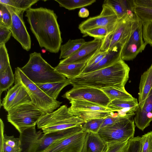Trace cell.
<instances>
[{
    "instance_id": "obj_1",
    "label": "cell",
    "mask_w": 152,
    "mask_h": 152,
    "mask_svg": "<svg viewBox=\"0 0 152 152\" xmlns=\"http://www.w3.org/2000/svg\"><path fill=\"white\" fill-rule=\"evenodd\" d=\"M26 11L30 28L40 47L50 53H58L62 41L57 17L53 10L40 7Z\"/></svg>"
},
{
    "instance_id": "obj_2",
    "label": "cell",
    "mask_w": 152,
    "mask_h": 152,
    "mask_svg": "<svg viewBox=\"0 0 152 152\" xmlns=\"http://www.w3.org/2000/svg\"><path fill=\"white\" fill-rule=\"evenodd\" d=\"M130 68L122 59L107 67L82 74L70 79L73 87L88 86L101 89L109 87H124L129 77Z\"/></svg>"
},
{
    "instance_id": "obj_3",
    "label": "cell",
    "mask_w": 152,
    "mask_h": 152,
    "mask_svg": "<svg viewBox=\"0 0 152 152\" xmlns=\"http://www.w3.org/2000/svg\"><path fill=\"white\" fill-rule=\"evenodd\" d=\"M35 126L28 128L20 134L22 152H44L53 142L83 130L82 126L70 128L46 134Z\"/></svg>"
},
{
    "instance_id": "obj_4",
    "label": "cell",
    "mask_w": 152,
    "mask_h": 152,
    "mask_svg": "<svg viewBox=\"0 0 152 152\" xmlns=\"http://www.w3.org/2000/svg\"><path fill=\"white\" fill-rule=\"evenodd\" d=\"M20 69L25 75L35 84L60 82L66 80L64 76L56 71L36 52L31 53L27 63Z\"/></svg>"
},
{
    "instance_id": "obj_5",
    "label": "cell",
    "mask_w": 152,
    "mask_h": 152,
    "mask_svg": "<svg viewBox=\"0 0 152 152\" xmlns=\"http://www.w3.org/2000/svg\"><path fill=\"white\" fill-rule=\"evenodd\" d=\"M86 121L70 114L65 105L53 112L46 113L37 124L38 129L47 134L63 131L77 126H82Z\"/></svg>"
},
{
    "instance_id": "obj_6",
    "label": "cell",
    "mask_w": 152,
    "mask_h": 152,
    "mask_svg": "<svg viewBox=\"0 0 152 152\" xmlns=\"http://www.w3.org/2000/svg\"><path fill=\"white\" fill-rule=\"evenodd\" d=\"M15 69V84L19 83L25 88L32 103L38 108L45 113H49L60 106L62 102L48 96L25 75L20 68L17 67Z\"/></svg>"
},
{
    "instance_id": "obj_7",
    "label": "cell",
    "mask_w": 152,
    "mask_h": 152,
    "mask_svg": "<svg viewBox=\"0 0 152 152\" xmlns=\"http://www.w3.org/2000/svg\"><path fill=\"white\" fill-rule=\"evenodd\" d=\"M8 113V121L20 134L28 128L36 126L39 119L46 114L32 103L20 105Z\"/></svg>"
},
{
    "instance_id": "obj_8",
    "label": "cell",
    "mask_w": 152,
    "mask_h": 152,
    "mask_svg": "<svg viewBox=\"0 0 152 152\" xmlns=\"http://www.w3.org/2000/svg\"><path fill=\"white\" fill-rule=\"evenodd\" d=\"M135 130L133 116H130L101 128L97 134L107 144L124 142L134 137Z\"/></svg>"
},
{
    "instance_id": "obj_9",
    "label": "cell",
    "mask_w": 152,
    "mask_h": 152,
    "mask_svg": "<svg viewBox=\"0 0 152 152\" xmlns=\"http://www.w3.org/2000/svg\"><path fill=\"white\" fill-rule=\"evenodd\" d=\"M100 14L96 16L90 17L82 22L78 28L84 34L86 31L94 28L104 27L109 33L114 30L118 19L113 9L109 5L103 3Z\"/></svg>"
},
{
    "instance_id": "obj_10",
    "label": "cell",
    "mask_w": 152,
    "mask_h": 152,
    "mask_svg": "<svg viewBox=\"0 0 152 152\" xmlns=\"http://www.w3.org/2000/svg\"><path fill=\"white\" fill-rule=\"evenodd\" d=\"M62 97L69 101L72 99L86 100L105 107L110 102L101 89L88 86L73 87Z\"/></svg>"
},
{
    "instance_id": "obj_11",
    "label": "cell",
    "mask_w": 152,
    "mask_h": 152,
    "mask_svg": "<svg viewBox=\"0 0 152 152\" xmlns=\"http://www.w3.org/2000/svg\"><path fill=\"white\" fill-rule=\"evenodd\" d=\"M5 5L11 15L12 23L9 29L12 36L20 44L23 49L27 51L29 50L31 48V41L23 20L24 11Z\"/></svg>"
},
{
    "instance_id": "obj_12",
    "label": "cell",
    "mask_w": 152,
    "mask_h": 152,
    "mask_svg": "<svg viewBox=\"0 0 152 152\" xmlns=\"http://www.w3.org/2000/svg\"><path fill=\"white\" fill-rule=\"evenodd\" d=\"M139 20L128 19L118 20L114 30L105 39L110 44L109 50L119 45H124L137 26Z\"/></svg>"
},
{
    "instance_id": "obj_13",
    "label": "cell",
    "mask_w": 152,
    "mask_h": 152,
    "mask_svg": "<svg viewBox=\"0 0 152 152\" xmlns=\"http://www.w3.org/2000/svg\"><path fill=\"white\" fill-rule=\"evenodd\" d=\"M87 132L84 130L53 142L45 152H80Z\"/></svg>"
},
{
    "instance_id": "obj_14",
    "label": "cell",
    "mask_w": 152,
    "mask_h": 152,
    "mask_svg": "<svg viewBox=\"0 0 152 152\" xmlns=\"http://www.w3.org/2000/svg\"><path fill=\"white\" fill-rule=\"evenodd\" d=\"M103 39L94 38L86 42L75 53L66 58L61 60L59 64L87 62L99 50Z\"/></svg>"
},
{
    "instance_id": "obj_15",
    "label": "cell",
    "mask_w": 152,
    "mask_h": 152,
    "mask_svg": "<svg viewBox=\"0 0 152 152\" xmlns=\"http://www.w3.org/2000/svg\"><path fill=\"white\" fill-rule=\"evenodd\" d=\"M30 103L32 102L27 91L22 85L16 83L8 90L1 104L8 112L20 105Z\"/></svg>"
},
{
    "instance_id": "obj_16",
    "label": "cell",
    "mask_w": 152,
    "mask_h": 152,
    "mask_svg": "<svg viewBox=\"0 0 152 152\" xmlns=\"http://www.w3.org/2000/svg\"><path fill=\"white\" fill-rule=\"evenodd\" d=\"M103 3L109 5L114 11L118 20L137 19L135 12L134 0H105Z\"/></svg>"
},
{
    "instance_id": "obj_17",
    "label": "cell",
    "mask_w": 152,
    "mask_h": 152,
    "mask_svg": "<svg viewBox=\"0 0 152 152\" xmlns=\"http://www.w3.org/2000/svg\"><path fill=\"white\" fill-rule=\"evenodd\" d=\"M136 113L134 120L136 126L143 131L152 121V88L142 106L139 107Z\"/></svg>"
},
{
    "instance_id": "obj_18",
    "label": "cell",
    "mask_w": 152,
    "mask_h": 152,
    "mask_svg": "<svg viewBox=\"0 0 152 152\" xmlns=\"http://www.w3.org/2000/svg\"><path fill=\"white\" fill-rule=\"evenodd\" d=\"M124 46L119 45L109 50L105 56L98 64L93 66H85L81 74L107 67L122 59L121 55Z\"/></svg>"
},
{
    "instance_id": "obj_19",
    "label": "cell",
    "mask_w": 152,
    "mask_h": 152,
    "mask_svg": "<svg viewBox=\"0 0 152 152\" xmlns=\"http://www.w3.org/2000/svg\"><path fill=\"white\" fill-rule=\"evenodd\" d=\"M139 107L137 99H115L111 101L107 107L111 111L117 112L119 115L125 116L134 114Z\"/></svg>"
},
{
    "instance_id": "obj_20",
    "label": "cell",
    "mask_w": 152,
    "mask_h": 152,
    "mask_svg": "<svg viewBox=\"0 0 152 152\" xmlns=\"http://www.w3.org/2000/svg\"><path fill=\"white\" fill-rule=\"evenodd\" d=\"M107 148L97 133L87 132L80 152H105Z\"/></svg>"
},
{
    "instance_id": "obj_21",
    "label": "cell",
    "mask_w": 152,
    "mask_h": 152,
    "mask_svg": "<svg viewBox=\"0 0 152 152\" xmlns=\"http://www.w3.org/2000/svg\"><path fill=\"white\" fill-rule=\"evenodd\" d=\"M152 88V64L142 75L139 84L138 101L139 107H142Z\"/></svg>"
},
{
    "instance_id": "obj_22",
    "label": "cell",
    "mask_w": 152,
    "mask_h": 152,
    "mask_svg": "<svg viewBox=\"0 0 152 152\" xmlns=\"http://www.w3.org/2000/svg\"><path fill=\"white\" fill-rule=\"evenodd\" d=\"M86 63H74L58 64L55 67L57 72L63 75L67 79H74L81 74Z\"/></svg>"
},
{
    "instance_id": "obj_23",
    "label": "cell",
    "mask_w": 152,
    "mask_h": 152,
    "mask_svg": "<svg viewBox=\"0 0 152 152\" xmlns=\"http://www.w3.org/2000/svg\"><path fill=\"white\" fill-rule=\"evenodd\" d=\"M69 103L71 106L68 108L69 112L92 111H112L107 107L86 100L72 99L70 101Z\"/></svg>"
},
{
    "instance_id": "obj_24",
    "label": "cell",
    "mask_w": 152,
    "mask_h": 152,
    "mask_svg": "<svg viewBox=\"0 0 152 152\" xmlns=\"http://www.w3.org/2000/svg\"><path fill=\"white\" fill-rule=\"evenodd\" d=\"M36 84L48 96L56 100L61 91L70 83V79H66L60 82Z\"/></svg>"
},
{
    "instance_id": "obj_25",
    "label": "cell",
    "mask_w": 152,
    "mask_h": 152,
    "mask_svg": "<svg viewBox=\"0 0 152 152\" xmlns=\"http://www.w3.org/2000/svg\"><path fill=\"white\" fill-rule=\"evenodd\" d=\"M147 45L141 44L127 41L122 52L121 58L123 61L132 60L145 48Z\"/></svg>"
},
{
    "instance_id": "obj_26",
    "label": "cell",
    "mask_w": 152,
    "mask_h": 152,
    "mask_svg": "<svg viewBox=\"0 0 152 152\" xmlns=\"http://www.w3.org/2000/svg\"><path fill=\"white\" fill-rule=\"evenodd\" d=\"M82 38L69 39L65 44L61 45L59 59L66 58L75 53L86 42Z\"/></svg>"
},
{
    "instance_id": "obj_27",
    "label": "cell",
    "mask_w": 152,
    "mask_h": 152,
    "mask_svg": "<svg viewBox=\"0 0 152 152\" xmlns=\"http://www.w3.org/2000/svg\"><path fill=\"white\" fill-rule=\"evenodd\" d=\"M101 89L106 94L110 101L115 99L126 100L134 98L126 91L124 87H109Z\"/></svg>"
},
{
    "instance_id": "obj_28",
    "label": "cell",
    "mask_w": 152,
    "mask_h": 152,
    "mask_svg": "<svg viewBox=\"0 0 152 152\" xmlns=\"http://www.w3.org/2000/svg\"><path fill=\"white\" fill-rule=\"evenodd\" d=\"M69 112L74 116L85 121L95 118H104L114 113L112 111H73Z\"/></svg>"
},
{
    "instance_id": "obj_29",
    "label": "cell",
    "mask_w": 152,
    "mask_h": 152,
    "mask_svg": "<svg viewBox=\"0 0 152 152\" xmlns=\"http://www.w3.org/2000/svg\"><path fill=\"white\" fill-rule=\"evenodd\" d=\"M15 75L13 74L11 66L4 72L0 73V94L7 90L15 82Z\"/></svg>"
},
{
    "instance_id": "obj_30",
    "label": "cell",
    "mask_w": 152,
    "mask_h": 152,
    "mask_svg": "<svg viewBox=\"0 0 152 152\" xmlns=\"http://www.w3.org/2000/svg\"><path fill=\"white\" fill-rule=\"evenodd\" d=\"M60 7H63L69 10L82 8L91 5L95 2L96 0H55Z\"/></svg>"
},
{
    "instance_id": "obj_31",
    "label": "cell",
    "mask_w": 152,
    "mask_h": 152,
    "mask_svg": "<svg viewBox=\"0 0 152 152\" xmlns=\"http://www.w3.org/2000/svg\"><path fill=\"white\" fill-rule=\"evenodd\" d=\"M3 148L4 152H22L20 138L4 134Z\"/></svg>"
},
{
    "instance_id": "obj_32",
    "label": "cell",
    "mask_w": 152,
    "mask_h": 152,
    "mask_svg": "<svg viewBox=\"0 0 152 152\" xmlns=\"http://www.w3.org/2000/svg\"><path fill=\"white\" fill-rule=\"evenodd\" d=\"M38 0H0V3L11 6L23 11L31 8Z\"/></svg>"
},
{
    "instance_id": "obj_33",
    "label": "cell",
    "mask_w": 152,
    "mask_h": 152,
    "mask_svg": "<svg viewBox=\"0 0 152 152\" xmlns=\"http://www.w3.org/2000/svg\"><path fill=\"white\" fill-rule=\"evenodd\" d=\"M134 10L137 19L142 23L146 22L152 21V8L135 5Z\"/></svg>"
},
{
    "instance_id": "obj_34",
    "label": "cell",
    "mask_w": 152,
    "mask_h": 152,
    "mask_svg": "<svg viewBox=\"0 0 152 152\" xmlns=\"http://www.w3.org/2000/svg\"><path fill=\"white\" fill-rule=\"evenodd\" d=\"M138 152H152V131L140 137Z\"/></svg>"
},
{
    "instance_id": "obj_35",
    "label": "cell",
    "mask_w": 152,
    "mask_h": 152,
    "mask_svg": "<svg viewBox=\"0 0 152 152\" xmlns=\"http://www.w3.org/2000/svg\"><path fill=\"white\" fill-rule=\"evenodd\" d=\"M104 118H95L87 120L82 126L84 131L97 133L102 124Z\"/></svg>"
},
{
    "instance_id": "obj_36",
    "label": "cell",
    "mask_w": 152,
    "mask_h": 152,
    "mask_svg": "<svg viewBox=\"0 0 152 152\" xmlns=\"http://www.w3.org/2000/svg\"><path fill=\"white\" fill-rule=\"evenodd\" d=\"M105 152H129V140L124 142H112L107 144Z\"/></svg>"
},
{
    "instance_id": "obj_37",
    "label": "cell",
    "mask_w": 152,
    "mask_h": 152,
    "mask_svg": "<svg viewBox=\"0 0 152 152\" xmlns=\"http://www.w3.org/2000/svg\"><path fill=\"white\" fill-rule=\"evenodd\" d=\"M10 59L5 44H0V73L10 66Z\"/></svg>"
},
{
    "instance_id": "obj_38",
    "label": "cell",
    "mask_w": 152,
    "mask_h": 152,
    "mask_svg": "<svg viewBox=\"0 0 152 152\" xmlns=\"http://www.w3.org/2000/svg\"><path fill=\"white\" fill-rule=\"evenodd\" d=\"M109 33L107 28L104 27H99L92 28L85 31L84 36H89L94 38L103 39Z\"/></svg>"
},
{
    "instance_id": "obj_39",
    "label": "cell",
    "mask_w": 152,
    "mask_h": 152,
    "mask_svg": "<svg viewBox=\"0 0 152 152\" xmlns=\"http://www.w3.org/2000/svg\"><path fill=\"white\" fill-rule=\"evenodd\" d=\"M0 23L9 28L12 23L11 15L6 6L1 3H0Z\"/></svg>"
},
{
    "instance_id": "obj_40",
    "label": "cell",
    "mask_w": 152,
    "mask_h": 152,
    "mask_svg": "<svg viewBox=\"0 0 152 152\" xmlns=\"http://www.w3.org/2000/svg\"><path fill=\"white\" fill-rule=\"evenodd\" d=\"M142 23L139 20L137 26L128 41L141 44L145 43L142 39Z\"/></svg>"
},
{
    "instance_id": "obj_41",
    "label": "cell",
    "mask_w": 152,
    "mask_h": 152,
    "mask_svg": "<svg viewBox=\"0 0 152 152\" xmlns=\"http://www.w3.org/2000/svg\"><path fill=\"white\" fill-rule=\"evenodd\" d=\"M142 38L145 43L152 47V21L142 23Z\"/></svg>"
},
{
    "instance_id": "obj_42",
    "label": "cell",
    "mask_w": 152,
    "mask_h": 152,
    "mask_svg": "<svg viewBox=\"0 0 152 152\" xmlns=\"http://www.w3.org/2000/svg\"><path fill=\"white\" fill-rule=\"evenodd\" d=\"M135 115L133 114L126 116H122L119 115L118 113H114V114L109 115L104 118L100 128L119 121L126 117L134 116Z\"/></svg>"
},
{
    "instance_id": "obj_43",
    "label": "cell",
    "mask_w": 152,
    "mask_h": 152,
    "mask_svg": "<svg viewBox=\"0 0 152 152\" xmlns=\"http://www.w3.org/2000/svg\"><path fill=\"white\" fill-rule=\"evenodd\" d=\"M12 33L9 28L0 23V44H5L10 39Z\"/></svg>"
},
{
    "instance_id": "obj_44",
    "label": "cell",
    "mask_w": 152,
    "mask_h": 152,
    "mask_svg": "<svg viewBox=\"0 0 152 152\" xmlns=\"http://www.w3.org/2000/svg\"><path fill=\"white\" fill-rule=\"evenodd\" d=\"M107 51L104 52L99 50L86 63L85 66H94L98 64L106 55Z\"/></svg>"
},
{
    "instance_id": "obj_45",
    "label": "cell",
    "mask_w": 152,
    "mask_h": 152,
    "mask_svg": "<svg viewBox=\"0 0 152 152\" xmlns=\"http://www.w3.org/2000/svg\"><path fill=\"white\" fill-rule=\"evenodd\" d=\"M0 152H4L3 148L4 125L2 120L0 119Z\"/></svg>"
},
{
    "instance_id": "obj_46",
    "label": "cell",
    "mask_w": 152,
    "mask_h": 152,
    "mask_svg": "<svg viewBox=\"0 0 152 152\" xmlns=\"http://www.w3.org/2000/svg\"><path fill=\"white\" fill-rule=\"evenodd\" d=\"M136 6L152 8V0H134Z\"/></svg>"
},
{
    "instance_id": "obj_47",
    "label": "cell",
    "mask_w": 152,
    "mask_h": 152,
    "mask_svg": "<svg viewBox=\"0 0 152 152\" xmlns=\"http://www.w3.org/2000/svg\"><path fill=\"white\" fill-rule=\"evenodd\" d=\"M89 12L88 10L86 8L83 7L79 11L78 13V16L81 18H86L88 16Z\"/></svg>"
},
{
    "instance_id": "obj_48",
    "label": "cell",
    "mask_w": 152,
    "mask_h": 152,
    "mask_svg": "<svg viewBox=\"0 0 152 152\" xmlns=\"http://www.w3.org/2000/svg\"></svg>"
},
{
    "instance_id": "obj_49",
    "label": "cell",
    "mask_w": 152,
    "mask_h": 152,
    "mask_svg": "<svg viewBox=\"0 0 152 152\" xmlns=\"http://www.w3.org/2000/svg\"></svg>"
}]
</instances>
